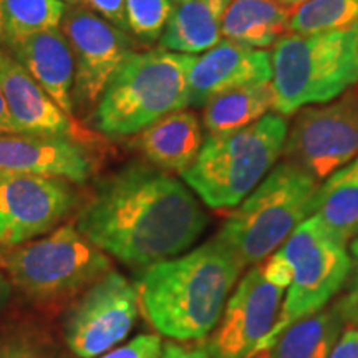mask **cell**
<instances>
[{
    "label": "cell",
    "instance_id": "27",
    "mask_svg": "<svg viewBox=\"0 0 358 358\" xmlns=\"http://www.w3.org/2000/svg\"><path fill=\"white\" fill-rule=\"evenodd\" d=\"M176 6L171 0H127L128 30L143 43L158 42Z\"/></svg>",
    "mask_w": 358,
    "mask_h": 358
},
{
    "label": "cell",
    "instance_id": "39",
    "mask_svg": "<svg viewBox=\"0 0 358 358\" xmlns=\"http://www.w3.org/2000/svg\"><path fill=\"white\" fill-rule=\"evenodd\" d=\"M64 2H75V0H64Z\"/></svg>",
    "mask_w": 358,
    "mask_h": 358
},
{
    "label": "cell",
    "instance_id": "20",
    "mask_svg": "<svg viewBox=\"0 0 358 358\" xmlns=\"http://www.w3.org/2000/svg\"><path fill=\"white\" fill-rule=\"evenodd\" d=\"M310 216L319 219L338 243L347 245L358 237V158L330 174L317 187Z\"/></svg>",
    "mask_w": 358,
    "mask_h": 358
},
{
    "label": "cell",
    "instance_id": "35",
    "mask_svg": "<svg viewBox=\"0 0 358 358\" xmlns=\"http://www.w3.org/2000/svg\"><path fill=\"white\" fill-rule=\"evenodd\" d=\"M12 284L3 272H0V313L6 310L12 297Z\"/></svg>",
    "mask_w": 358,
    "mask_h": 358
},
{
    "label": "cell",
    "instance_id": "2",
    "mask_svg": "<svg viewBox=\"0 0 358 358\" xmlns=\"http://www.w3.org/2000/svg\"><path fill=\"white\" fill-rule=\"evenodd\" d=\"M241 264L219 241L148 267L140 303L156 332L178 342L203 340L221 320Z\"/></svg>",
    "mask_w": 358,
    "mask_h": 358
},
{
    "label": "cell",
    "instance_id": "6",
    "mask_svg": "<svg viewBox=\"0 0 358 358\" xmlns=\"http://www.w3.org/2000/svg\"><path fill=\"white\" fill-rule=\"evenodd\" d=\"M319 181L294 164H277L226 219L214 239L241 267L257 266L282 248L312 213Z\"/></svg>",
    "mask_w": 358,
    "mask_h": 358
},
{
    "label": "cell",
    "instance_id": "22",
    "mask_svg": "<svg viewBox=\"0 0 358 358\" xmlns=\"http://www.w3.org/2000/svg\"><path fill=\"white\" fill-rule=\"evenodd\" d=\"M342 324L337 307L320 310L295 322L272 345L259 350L252 358H329Z\"/></svg>",
    "mask_w": 358,
    "mask_h": 358
},
{
    "label": "cell",
    "instance_id": "12",
    "mask_svg": "<svg viewBox=\"0 0 358 358\" xmlns=\"http://www.w3.org/2000/svg\"><path fill=\"white\" fill-rule=\"evenodd\" d=\"M60 29L75 60L73 105L90 108L133 53L131 37L82 6H66Z\"/></svg>",
    "mask_w": 358,
    "mask_h": 358
},
{
    "label": "cell",
    "instance_id": "36",
    "mask_svg": "<svg viewBox=\"0 0 358 358\" xmlns=\"http://www.w3.org/2000/svg\"><path fill=\"white\" fill-rule=\"evenodd\" d=\"M277 2L289 8H297L299 6H302L303 2H307V0H277Z\"/></svg>",
    "mask_w": 358,
    "mask_h": 358
},
{
    "label": "cell",
    "instance_id": "33",
    "mask_svg": "<svg viewBox=\"0 0 358 358\" xmlns=\"http://www.w3.org/2000/svg\"><path fill=\"white\" fill-rule=\"evenodd\" d=\"M159 358H211L208 353V348L201 347H181V345H169L164 347Z\"/></svg>",
    "mask_w": 358,
    "mask_h": 358
},
{
    "label": "cell",
    "instance_id": "34",
    "mask_svg": "<svg viewBox=\"0 0 358 358\" xmlns=\"http://www.w3.org/2000/svg\"><path fill=\"white\" fill-rule=\"evenodd\" d=\"M19 133L15 123H13L10 111H8L6 96H3L2 88H0V134H15Z\"/></svg>",
    "mask_w": 358,
    "mask_h": 358
},
{
    "label": "cell",
    "instance_id": "23",
    "mask_svg": "<svg viewBox=\"0 0 358 358\" xmlns=\"http://www.w3.org/2000/svg\"><path fill=\"white\" fill-rule=\"evenodd\" d=\"M275 92L272 80L250 83L213 98L204 105L203 122L209 134L229 133L259 122L274 110Z\"/></svg>",
    "mask_w": 358,
    "mask_h": 358
},
{
    "label": "cell",
    "instance_id": "15",
    "mask_svg": "<svg viewBox=\"0 0 358 358\" xmlns=\"http://www.w3.org/2000/svg\"><path fill=\"white\" fill-rule=\"evenodd\" d=\"M268 80H272V53L224 38L196 57L187 78L189 106L199 108L231 90Z\"/></svg>",
    "mask_w": 358,
    "mask_h": 358
},
{
    "label": "cell",
    "instance_id": "7",
    "mask_svg": "<svg viewBox=\"0 0 358 358\" xmlns=\"http://www.w3.org/2000/svg\"><path fill=\"white\" fill-rule=\"evenodd\" d=\"M111 259L66 224L37 241L0 245V272L37 306H62L111 271Z\"/></svg>",
    "mask_w": 358,
    "mask_h": 358
},
{
    "label": "cell",
    "instance_id": "38",
    "mask_svg": "<svg viewBox=\"0 0 358 358\" xmlns=\"http://www.w3.org/2000/svg\"><path fill=\"white\" fill-rule=\"evenodd\" d=\"M171 2L174 3V6H178V3H181V2H185V0H171Z\"/></svg>",
    "mask_w": 358,
    "mask_h": 358
},
{
    "label": "cell",
    "instance_id": "13",
    "mask_svg": "<svg viewBox=\"0 0 358 358\" xmlns=\"http://www.w3.org/2000/svg\"><path fill=\"white\" fill-rule=\"evenodd\" d=\"M282 287L264 277L262 267L254 266L243 277L226 303L217 329L208 342L211 358H252L259 343L279 319L284 302Z\"/></svg>",
    "mask_w": 358,
    "mask_h": 358
},
{
    "label": "cell",
    "instance_id": "11",
    "mask_svg": "<svg viewBox=\"0 0 358 358\" xmlns=\"http://www.w3.org/2000/svg\"><path fill=\"white\" fill-rule=\"evenodd\" d=\"M78 192L62 178L0 171V245H19L55 231Z\"/></svg>",
    "mask_w": 358,
    "mask_h": 358
},
{
    "label": "cell",
    "instance_id": "31",
    "mask_svg": "<svg viewBox=\"0 0 358 358\" xmlns=\"http://www.w3.org/2000/svg\"><path fill=\"white\" fill-rule=\"evenodd\" d=\"M329 358H358V330L353 327L343 330Z\"/></svg>",
    "mask_w": 358,
    "mask_h": 358
},
{
    "label": "cell",
    "instance_id": "4",
    "mask_svg": "<svg viewBox=\"0 0 358 358\" xmlns=\"http://www.w3.org/2000/svg\"><path fill=\"white\" fill-rule=\"evenodd\" d=\"M287 133L284 116L272 113L236 131L209 134L181 176L209 208H234L275 166Z\"/></svg>",
    "mask_w": 358,
    "mask_h": 358
},
{
    "label": "cell",
    "instance_id": "3",
    "mask_svg": "<svg viewBox=\"0 0 358 358\" xmlns=\"http://www.w3.org/2000/svg\"><path fill=\"white\" fill-rule=\"evenodd\" d=\"M196 55L133 52L106 87L90 123L110 138H127L173 111L189 106L191 66Z\"/></svg>",
    "mask_w": 358,
    "mask_h": 358
},
{
    "label": "cell",
    "instance_id": "30",
    "mask_svg": "<svg viewBox=\"0 0 358 358\" xmlns=\"http://www.w3.org/2000/svg\"><path fill=\"white\" fill-rule=\"evenodd\" d=\"M262 272L264 277L268 282L277 285V287H289L290 282H292V268H290L287 259L284 257V254L280 252H274L272 256H268L266 259V264H264Z\"/></svg>",
    "mask_w": 358,
    "mask_h": 358
},
{
    "label": "cell",
    "instance_id": "19",
    "mask_svg": "<svg viewBox=\"0 0 358 358\" xmlns=\"http://www.w3.org/2000/svg\"><path fill=\"white\" fill-rule=\"evenodd\" d=\"M232 0H185L174 8L161 35V48L201 55L222 38V20Z\"/></svg>",
    "mask_w": 358,
    "mask_h": 358
},
{
    "label": "cell",
    "instance_id": "32",
    "mask_svg": "<svg viewBox=\"0 0 358 358\" xmlns=\"http://www.w3.org/2000/svg\"><path fill=\"white\" fill-rule=\"evenodd\" d=\"M337 310L342 317L343 324L358 330V282L353 285V289L348 292L347 297H343L338 302Z\"/></svg>",
    "mask_w": 358,
    "mask_h": 358
},
{
    "label": "cell",
    "instance_id": "9",
    "mask_svg": "<svg viewBox=\"0 0 358 358\" xmlns=\"http://www.w3.org/2000/svg\"><path fill=\"white\" fill-rule=\"evenodd\" d=\"M140 292L111 268L80 292L62 315V337L77 358H98L123 342L140 315Z\"/></svg>",
    "mask_w": 358,
    "mask_h": 358
},
{
    "label": "cell",
    "instance_id": "37",
    "mask_svg": "<svg viewBox=\"0 0 358 358\" xmlns=\"http://www.w3.org/2000/svg\"><path fill=\"white\" fill-rule=\"evenodd\" d=\"M3 37V0H0V38Z\"/></svg>",
    "mask_w": 358,
    "mask_h": 358
},
{
    "label": "cell",
    "instance_id": "21",
    "mask_svg": "<svg viewBox=\"0 0 358 358\" xmlns=\"http://www.w3.org/2000/svg\"><path fill=\"white\" fill-rule=\"evenodd\" d=\"M292 8L277 0H232L222 20V37L245 47H272L287 32Z\"/></svg>",
    "mask_w": 358,
    "mask_h": 358
},
{
    "label": "cell",
    "instance_id": "25",
    "mask_svg": "<svg viewBox=\"0 0 358 358\" xmlns=\"http://www.w3.org/2000/svg\"><path fill=\"white\" fill-rule=\"evenodd\" d=\"M0 358H77L42 325L12 322L0 327Z\"/></svg>",
    "mask_w": 358,
    "mask_h": 358
},
{
    "label": "cell",
    "instance_id": "17",
    "mask_svg": "<svg viewBox=\"0 0 358 358\" xmlns=\"http://www.w3.org/2000/svg\"><path fill=\"white\" fill-rule=\"evenodd\" d=\"M13 58L66 115L75 116V60L60 27L7 43Z\"/></svg>",
    "mask_w": 358,
    "mask_h": 358
},
{
    "label": "cell",
    "instance_id": "10",
    "mask_svg": "<svg viewBox=\"0 0 358 358\" xmlns=\"http://www.w3.org/2000/svg\"><path fill=\"white\" fill-rule=\"evenodd\" d=\"M287 163L320 181L358 158V95L299 110L284 145Z\"/></svg>",
    "mask_w": 358,
    "mask_h": 358
},
{
    "label": "cell",
    "instance_id": "29",
    "mask_svg": "<svg viewBox=\"0 0 358 358\" xmlns=\"http://www.w3.org/2000/svg\"><path fill=\"white\" fill-rule=\"evenodd\" d=\"M75 2L96 13L103 20L110 22L111 25L129 34L127 20V0H75Z\"/></svg>",
    "mask_w": 358,
    "mask_h": 358
},
{
    "label": "cell",
    "instance_id": "14",
    "mask_svg": "<svg viewBox=\"0 0 358 358\" xmlns=\"http://www.w3.org/2000/svg\"><path fill=\"white\" fill-rule=\"evenodd\" d=\"M87 145L62 134H0V171L62 178L85 185L95 173Z\"/></svg>",
    "mask_w": 358,
    "mask_h": 358
},
{
    "label": "cell",
    "instance_id": "16",
    "mask_svg": "<svg viewBox=\"0 0 358 358\" xmlns=\"http://www.w3.org/2000/svg\"><path fill=\"white\" fill-rule=\"evenodd\" d=\"M0 88L19 133L62 134L82 141L87 133L66 115L32 75L7 52L0 50Z\"/></svg>",
    "mask_w": 358,
    "mask_h": 358
},
{
    "label": "cell",
    "instance_id": "24",
    "mask_svg": "<svg viewBox=\"0 0 358 358\" xmlns=\"http://www.w3.org/2000/svg\"><path fill=\"white\" fill-rule=\"evenodd\" d=\"M66 3L64 0H3V37L13 43L43 30L60 27Z\"/></svg>",
    "mask_w": 358,
    "mask_h": 358
},
{
    "label": "cell",
    "instance_id": "8",
    "mask_svg": "<svg viewBox=\"0 0 358 358\" xmlns=\"http://www.w3.org/2000/svg\"><path fill=\"white\" fill-rule=\"evenodd\" d=\"M279 250L292 268V282L279 319L259 343L257 352L272 345L295 322L320 312L343 287L352 271L345 244L334 239L315 216H308Z\"/></svg>",
    "mask_w": 358,
    "mask_h": 358
},
{
    "label": "cell",
    "instance_id": "1",
    "mask_svg": "<svg viewBox=\"0 0 358 358\" xmlns=\"http://www.w3.org/2000/svg\"><path fill=\"white\" fill-rule=\"evenodd\" d=\"M208 222L189 187L153 164L133 161L98 179L75 227L120 262L148 268L189 249Z\"/></svg>",
    "mask_w": 358,
    "mask_h": 358
},
{
    "label": "cell",
    "instance_id": "26",
    "mask_svg": "<svg viewBox=\"0 0 358 358\" xmlns=\"http://www.w3.org/2000/svg\"><path fill=\"white\" fill-rule=\"evenodd\" d=\"M358 24V0H307L294 8L287 34L345 30Z\"/></svg>",
    "mask_w": 358,
    "mask_h": 358
},
{
    "label": "cell",
    "instance_id": "5",
    "mask_svg": "<svg viewBox=\"0 0 358 358\" xmlns=\"http://www.w3.org/2000/svg\"><path fill=\"white\" fill-rule=\"evenodd\" d=\"M357 83L358 24L332 32L287 34L274 45V111L280 116L332 101Z\"/></svg>",
    "mask_w": 358,
    "mask_h": 358
},
{
    "label": "cell",
    "instance_id": "18",
    "mask_svg": "<svg viewBox=\"0 0 358 358\" xmlns=\"http://www.w3.org/2000/svg\"><path fill=\"white\" fill-rule=\"evenodd\" d=\"M203 143V128L196 113L178 110L134 134L131 146L153 166L182 174L198 158Z\"/></svg>",
    "mask_w": 358,
    "mask_h": 358
},
{
    "label": "cell",
    "instance_id": "28",
    "mask_svg": "<svg viewBox=\"0 0 358 358\" xmlns=\"http://www.w3.org/2000/svg\"><path fill=\"white\" fill-rule=\"evenodd\" d=\"M161 348L159 335H138L127 345L103 353L100 358H159Z\"/></svg>",
    "mask_w": 358,
    "mask_h": 358
}]
</instances>
